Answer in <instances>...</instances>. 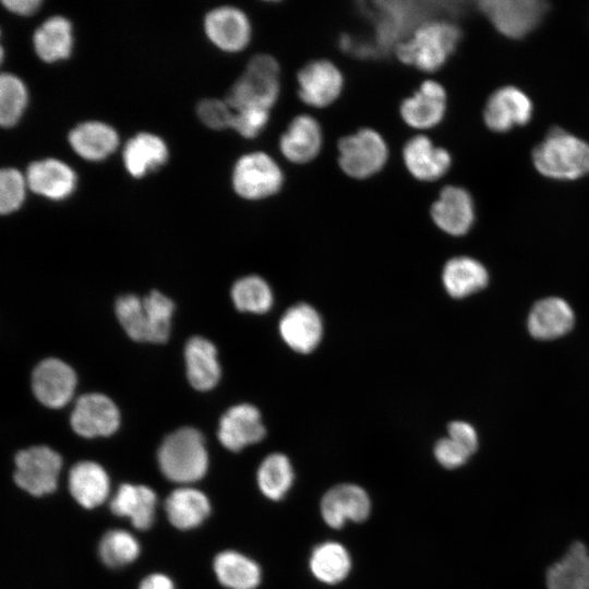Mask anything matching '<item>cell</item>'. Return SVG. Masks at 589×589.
I'll use <instances>...</instances> for the list:
<instances>
[{"label": "cell", "mask_w": 589, "mask_h": 589, "mask_svg": "<svg viewBox=\"0 0 589 589\" xmlns=\"http://www.w3.org/2000/svg\"><path fill=\"white\" fill-rule=\"evenodd\" d=\"M219 582L229 589H255L262 578L256 562L236 551L220 552L214 560Z\"/></svg>", "instance_id": "cell-30"}, {"label": "cell", "mask_w": 589, "mask_h": 589, "mask_svg": "<svg viewBox=\"0 0 589 589\" xmlns=\"http://www.w3.org/2000/svg\"><path fill=\"white\" fill-rule=\"evenodd\" d=\"M284 185V173L276 160L264 152L241 156L232 171L235 192L244 200L261 201L277 194Z\"/></svg>", "instance_id": "cell-6"}, {"label": "cell", "mask_w": 589, "mask_h": 589, "mask_svg": "<svg viewBox=\"0 0 589 589\" xmlns=\"http://www.w3.org/2000/svg\"><path fill=\"white\" fill-rule=\"evenodd\" d=\"M574 324V313L560 298L539 301L530 312L528 328L539 339H552L567 333Z\"/></svg>", "instance_id": "cell-27"}, {"label": "cell", "mask_w": 589, "mask_h": 589, "mask_svg": "<svg viewBox=\"0 0 589 589\" xmlns=\"http://www.w3.org/2000/svg\"><path fill=\"white\" fill-rule=\"evenodd\" d=\"M158 464L170 481L201 479L208 465L202 434L193 428H181L166 436L158 449Z\"/></svg>", "instance_id": "cell-4"}, {"label": "cell", "mask_w": 589, "mask_h": 589, "mask_svg": "<svg viewBox=\"0 0 589 589\" xmlns=\"http://www.w3.org/2000/svg\"><path fill=\"white\" fill-rule=\"evenodd\" d=\"M279 334L289 348L300 353H309L322 339V318L311 305L294 304L281 316Z\"/></svg>", "instance_id": "cell-18"}, {"label": "cell", "mask_w": 589, "mask_h": 589, "mask_svg": "<svg viewBox=\"0 0 589 589\" xmlns=\"http://www.w3.org/2000/svg\"><path fill=\"white\" fill-rule=\"evenodd\" d=\"M204 28L208 39L220 50L238 52L251 39V23L243 11L235 7H219L207 13Z\"/></svg>", "instance_id": "cell-13"}, {"label": "cell", "mask_w": 589, "mask_h": 589, "mask_svg": "<svg viewBox=\"0 0 589 589\" xmlns=\"http://www.w3.org/2000/svg\"><path fill=\"white\" fill-rule=\"evenodd\" d=\"M62 460L47 446H33L15 456V483L32 495H43L56 490Z\"/></svg>", "instance_id": "cell-8"}, {"label": "cell", "mask_w": 589, "mask_h": 589, "mask_svg": "<svg viewBox=\"0 0 589 589\" xmlns=\"http://www.w3.org/2000/svg\"><path fill=\"white\" fill-rule=\"evenodd\" d=\"M70 421L72 429L81 436H108L117 431L120 414L110 398L93 393L76 400Z\"/></svg>", "instance_id": "cell-10"}, {"label": "cell", "mask_w": 589, "mask_h": 589, "mask_svg": "<svg viewBox=\"0 0 589 589\" xmlns=\"http://www.w3.org/2000/svg\"><path fill=\"white\" fill-rule=\"evenodd\" d=\"M27 103V92L23 82L11 73L0 76V123L11 128L17 123Z\"/></svg>", "instance_id": "cell-37"}, {"label": "cell", "mask_w": 589, "mask_h": 589, "mask_svg": "<svg viewBox=\"0 0 589 589\" xmlns=\"http://www.w3.org/2000/svg\"><path fill=\"white\" fill-rule=\"evenodd\" d=\"M266 429L256 407L239 404L229 408L220 418L218 438L231 452H239L248 445L264 438Z\"/></svg>", "instance_id": "cell-16"}, {"label": "cell", "mask_w": 589, "mask_h": 589, "mask_svg": "<svg viewBox=\"0 0 589 589\" xmlns=\"http://www.w3.org/2000/svg\"><path fill=\"white\" fill-rule=\"evenodd\" d=\"M34 48L46 62L67 59L72 49V26L63 16H51L34 34Z\"/></svg>", "instance_id": "cell-31"}, {"label": "cell", "mask_w": 589, "mask_h": 589, "mask_svg": "<svg viewBox=\"0 0 589 589\" xmlns=\"http://www.w3.org/2000/svg\"><path fill=\"white\" fill-rule=\"evenodd\" d=\"M269 117L271 110L265 108H245L235 111L231 129L242 137L254 139L264 131Z\"/></svg>", "instance_id": "cell-42"}, {"label": "cell", "mask_w": 589, "mask_h": 589, "mask_svg": "<svg viewBox=\"0 0 589 589\" xmlns=\"http://www.w3.org/2000/svg\"><path fill=\"white\" fill-rule=\"evenodd\" d=\"M231 299L239 311L262 314L272 308L274 296L262 277L251 275L233 284Z\"/></svg>", "instance_id": "cell-36"}, {"label": "cell", "mask_w": 589, "mask_h": 589, "mask_svg": "<svg viewBox=\"0 0 589 589\" xmlns=\"http://www.w3.org/2000/svg\"><path fill=\"white\" fill-rule=\"evenodd\" d=\"M322 128L318 121L309 115L294 117L279 139L283 156L297 165L308 164L315 159L322 149Z\"/></svg>", "instance_id": "cell-20"}, {"label": "cell", "mask_w": 589, "mask_h": 589, "mask_svg": "<svg viewBox=\"0 0 589 589\" xmlns=\"http://www.w3.org/2000/svg\"><path fill=\"white\" fill-rule=\"evenodd\" d=\"M26 183L33 192L59 201L67 199L73 192L76 177L67 164L47 158L28 166Z\"/></svg>", "instance_id": "cell-21"}, {"label": "cell", "mask_w": 589, "mask_h": 589, "mask_svg": "<svg viewBox=\"0 0 589 589\" xmlns=\"http://www.w3.org/2000/svg\"><path fill=\"white\" fill-rule=\"evenodd\" d=\"M200 120L213 130L231 129L235 111L226 100L207 98L200 101L196 108Z\"/></svg>", "instance_id": "cell-41"}, {"label": "cell", "mask_w": 589, "mask_h": 589, "mask_svg": "<svg viewBox=\"0 0 589 589\" xmlns=\"http://www.w3.org/2000/svg\"><path fill=\"white\" fill-rule=\"evenodd\" d=\"M461 37L457 25L444 20L420 23L412 34L396 45L398 60L424 72L440 70L454 53Z\"/></svg>", "instance_id": "cell-1"}, {"label": "cell", "mask_w": 589, "mask_h": 589, "mask_svg": "<svg viewBox=\"0 0 589 589\" xmlns=\"http://www.w3.org/2000/svg\"><path fill=\"white\" fill-rule=\"evenodd\" d=\"M402 160L409 173L424 182L442 178L452 166V157L447 149L435 146L430 137L422 134L406 142Z\"/></svg>", "instance_id": "cell-19"}, {"label": "cell", "mask_w": 589, "mask_h": 589, "mask_svg": "<svg viewBox=\"0 0 589 589\" xmlns=\"http://www.w3.org/2000/svg\"><path fill=\"white\" fill-rule=\"evenodd\" d=\"M149 313L152 323V342H166L171 326V317L175 311L173 302L157 290H153L143 298Z\"/></svg>", "instance_id": "cell-39"}, {"label": "cell", "mask_w": 589, "mask_h": 589, "mask_svg": "<svg viewBox=\"0 0 589 589\" xmlns=\"http://www.w3.org/2000/svg\"><path fill=\"white\" fill-rule=\"evenodd\" d=\"M488 283L485 268L476 260L459 256L449 260L443 271V284L454 298H462L483 288Z\"/></svg>", "instance_id": "cell-33"}, {"label": "cell", "mask_w": 589, "mask_h": 589, "mask_svg": "<svg viewBox=\"0 0 589 589\" xmlns=\"http://www.w3.org/2000/svg\"><path fill=\"white\" fill-rule=\"evenodd\" d=\"M26 179L14 168L0 172V212L10 214L20 208L25 197Z\"/></svg>", "instance_id": "cell-40"}, {"label": "cell", "mask_w": 589, "mask_h": 589, "mask_svg": "<svg viewBox=\"0 0 589 589\" xmlns=\"http://www.w3.org/2000/svg\"><path fill=\"white\" fill-rule=\"evenodd\" d=\"M257 485L264 496L272 501H280L291 489L294 473L289 458L281 453H273L261 462Z\"/></svg>", "instance_id": "cell-34"}, {"label": "cell", "mask_w": 589, "mask_h": 589, "mask_svg": "<svg viewBox=\"0 0 589 589\" xmlns=\"http://www.w3.org/2000/svg\"><path fill=\"white\" fill-rule=\"evenodd\" d=\"M298 95L308 106L325 108L335 103L344 88V76L327 59L308 62L297 74Z\"/></svg>", "instance_id": "cell-9"}, {"label": "cell", "mask_w": 589, "mask_h": 589, "mask_svg": "<svg viewBox=\"0 0 589 589\" xmlns=\"http://www.w3.org/2000/svg\"><path fill=\"white\" fill-rule=\"evenodd\" d=\"M532 161L544 177L575 180L589 173V144L556 128L534 147Z\"/></svg>", "instance_id": "cell-2"}, {"label": "cell", "mask_w": 589, "mask_h": 589, "mask_svg": "<svg viewBox=\"0 0 589 589\" xmlns=\"http://www.w3.org/2000/svg\"><path fill=\"white\" fill-rule=\"evenodd\" d=\"M140 546L132 534L124 530H110L99 543V556L109 567H119L134 561Z\"/></svg>", "instance_id": "cell-38"}, {"label": "cell", "mask_w": 589, "mask_h": 589, "mask_svg": "<svg viewBox=\"0 0 589 589\" xmlns=\"http://www.w3.org/2000/svg\"><path fill=\"white\" fill-rule=\"evenodd\" d=\"M117 317L130 338L152 342V324L143 298L124 294L116 301Z\"/></svg>", "instance_id": "cell-35"}, {"label": "cell", "mask_w": 589, "mask_h": 589, "mask_svg": "<svg viewBox=\"0 0 589 589\" xmlns=\"http://www.w3.org/2000/svg\"><path fill=\"white\" fill-rule=\"evenodd\" d=\"M480 11L504 36L521 38L541 22L548 3L539 0H484Z\"/></svg>", "instance_id": "cell-7"}, {"label": "cell", "mask_w": 589, "mask_h": 589, "mask_svg": "<svg viewBox=\"0 0 589 589\" xmlns=\"http://www.w3.org/2000/svg\"><path fill=\"white\" fill-rule=\"evenodd\" d=\"M430 213L435 225L452 236L465 235L474 220L471 195L464 188L456 185H447L441 190Z\"/></svg>", "instance_id": "cell-17"}, {"label": "cell", "mask_w": 589, "mask_h": 589, "mask_svg": "<svg viewBox=\"0 0 589 589\" xmlns=\"http://www.w3.org/2000/svg\"><path fill=\"white\" fill-rule=\"evenodd\" d=\"M76 385L73 369L57 358L39 362L32 375V387L36 398L49 408H60L72 398Z\"/></svg>", "instance_id": "cell-11"}, {"label": "cell", "mask_w": 589, "mask_h": 589, "mask_svg": "<svg viewBox=\"0 0 589 589\" xmlns=\"http://www.w3.org/2000/svg\"><path fill=\"white\" fill-rule=\"evenodd\" d=\"M549 589H589V551L575 541L546 572Z\"/></svg>", "instance_id": "cell-22"}, {"label": "cell", "mask_w": 589, "mask_h": 589, "mask_svg": "<svg viewBox=\"0 0 589 589\" xmlns=\"http://www.w3.org/2000/svg\"><path fill=\"white\" fill-rule=\"evenodd\" d=\"M338 164L350 178L363 180L378 173L388 159L384 137L374 129L362 128L338 142Z\"/></svg>", "instance_id": "cell-5"}, {"label": "cell", "mask_w": 589, "mask_h": 589, "mask_svg": "<svg viewBox=\"0 0 589 589\" xmlns=\"http://www.w3.org/2000/svg\"><path fill=\"white\" fill-rule=\"evenodd\" d=\"M446 91L438 82L424 81L420 87L400 104V117L404 122L417 130L436 127L446 112Z\"/></svg>", "instance_id": "cell-15"}, {"label": "cell", "mask_w": 589, "mask_h": 589, "mask_svg": "<svg viewBox=\"0 0 589 589\" xmlns=\"http://www.w3.org/2000/svg\"><path fill=\"white\" fill-rule=\"evenodd\" d=\"M69 489L74 500L85 508L100 505L109 492L106 471L96 462L81 461L69 472Z\"/></svg>", "instance_id": "cell-26"}, {"label": "cell", "mask_w": 589, "mask_h": 589, "mask_svg": "<svg viewBox=\"0 0 589 589\" xmlns=\"http://www.w3.org/2000/svg\"><path fill=\"white\" fill-rule=\"evenodd\" d=\"M309 567L318 581L335 585L349 575L351 569L350 554L342 544L326 541L313 549Z\"/></svg>", "instance_id": "cell-32"}, {"label": "cell", "mask_w": 589, "mask_h": 589, "mask_svg": "<svg viewBox=\"0 0 589 589\" xmlns=\"http://www.w3.org/2000/svg\"><path fill=\"white\" fill-rule=\"evenodd\" d=\"M532 116L530 98L515 86L496 89L488 99L483 119L494 132H507L514 127L528 123Z\"/></svg>", "instance_id": "cell-14"}, {"label": "cell", "mask_w": 589, "mask_h": 589, "mask_svg": "<svg viewBox=\"0 0 589 589\" xmlns=\"http://www.w3.org/2000/svg\"><path fill=\"white\" fill-rule=\"evenodd\" d=\"M448 437L472 455L478 447L474 429L467 422L454 421L448 425Z\"/></svg>", "instance_id": "cell-44"}, {"label": "cell", "mask_w": 589, "mask_h": 589, "mask_svg": "<svg viewBox=\"0 0 589 589\" xmlns=\"http://www.w3.org/2000/svg\"><path fill=\"white\" fill-rule=\"evenodd\" d=\"M168 158L165 142L155 134L142 132L130 139L124 146L123 161L129 173L135 178L164 165Z\"/></svg>", "instance_id": "cell-28"}, {"label": "cell", "mask_w": 589, "mask_h": 589, "mask_svg": "<svg viewBox=\"0 0 589 589\" xmlns=\"http://www.w3.org/2000/svg\"><path fill=\"white\" fill-rule=\"evenodd\" d=\"M321 515L326 525L339 529L347 520L364 521L371 513L368 493L359 485L342 483L329 489L321 501Z\"/></svg>", "instance_id": "cell-12"}, {"label": "cell", "mask_w": 589, "mask_h": 589, "mask_svg": "<svg viewBox=\"0 0 589 589\" xmlns=\"http://www.w3.org/2000/svg\"><path fill=\"white\" fill-rule=\"evenodd\" d=\"M140 589H173V585L167 576L153 574L143 579Z\"/></svg>", "instance_id": "cell-46"}, {"label": "cell", "mask_w": 589, "mask_h": 589, "mask_svg": "<svg viewBox=\"0 0 589 589\" xmlns=\"http://www.w3.org/2000/svg\"><path fill=\"white\" fill-rule=\"evenodd\" d=\"M165 510L172 526L178 529H191L199 526L209 515L207 497L190 488L177 489L165 502Z\"/></svg>", "instance_id": "cell-29"}, {"label": "cell", "mask_w": 589, "mask_h": 589, "mask_svg": "<svg viewBox=\"0 0 589 589\" xmlns=\"http://www.w3.org/2000/svg\"><path fill=\"white\" fill-rule=\"evenodd\" d=\"M69 143L82 158L96 161L105 159L115 152L119 137L110 125L99 121H88L71 130Z\"/></svg>", "instance_id": "cell-24"}, {"label": "cell", "mask_w": 589, "mask_h": 589, "mask_svg": "<svg viewBox=\"0 0 589 589\" xmlns=\"http://www.w3.org/2000/svg\"><path fill=\"white\" fill-rule=\"evenodd\" d=\"M187 375L197 390L212 389L220 378L217 350L207 339L196 336L189 339L184 350Z\"/></svg>", "instance_id": "cell-23"}, {"label": "cell", "mask_w": 589, "mask_h": 589, "mask_svg": "<svg viewBox=\"0 0 589 589\" xmlns=\"http://www.w3.org/2000/svg\"><path fill=\"white\" fill-rule=\"evenodd\" d=\"M434 456L444 468L455 469L462 466L471 455L450 437H444L435 444Z\"/></svg>", "instance_id": "cell-43"}, {"label": "cell", "mask_w": 589, "mask_h": 589, "mask_svg": "<svg viewBox=\"0 0 589 589\" xmlns=\"http://www.w3.org/2000/svg\"><path fill=\"white\" fill-rule=\"evenodd\" d=\"M1 3L8 11L23 16L34 14L41 5L40 0H3Z\"/></svg>", "instance_id": "cell-45"}, {"label": "cell", "mask_w": 589, "mask_h": 589, "mask_svg": "<svg viewBox=\"0 0 589 589\" xmlns=\"http://www.w3.org/2000/svg\"><path fill=\"white\" fill-rule=\"evenodd\" d=\"M155 492L145 485L122 484L110 502V509L118 516L131 519L137 529H147L154 520Z\"/></svg>", "instance_id": "cell-25"}, {"label": "cell", "mask_w": 589, "mask_h": 589, "mask_svg": "<svg viewBox=\"0 0 589 589\" xmlns=\"http://www.w3.org/2000/svg\"><path fill=\"white\" fill-rule=\"evenodd\" d=\"M280 94V67L271 55L250 59L243 73L227 93L225 100L233 111L245 108L272 109Z\"/></svg>", "instance_id": "cell-3"}]
</instances>
